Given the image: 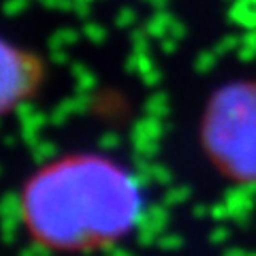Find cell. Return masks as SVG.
<instances>
[{"mask_svg":"<svg viewBox=\"0 0 256 256\" xmlns=\"http://www.w3.org/2000/svg\"><path fill=\"white\" fill-rule=\"evenodd\" d=\"M203 143L222 171L256 169V82H239L214 94L203 116Z\"/></svg>","mask_w":256,"mask_h":256,"instance_id":"cell-2","label":"cell"},{"mask_svg":"<svg viewBox=\"0 0 256 256\" xmlns=\"http://www.w3.org/2000/svg\"><path fill=\"white\" fill-rule=\"evenodd\" d=\"M45 62L24 47L0 38V118L15 114L41 92Z\"/></svg>","mask_w":256,"mask_h":256,"instance_id":"cell-3","label":"cell"},{"mask_svg":"<svg viewBox=\"0 0 256 256\" xmlns=\"http://www.w3.org/2000/svg\"><path fill=\"white\" fill-rule=\"evenodd\" d=\"M143 190L130 169L98 152H70L32 171L18 216L32 246L54 254H96L134 233Z\"/></svg>","mask_w":256,"mask_h":256,"instance_id":"cell-1","label":"cell"}]
</instances>
